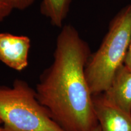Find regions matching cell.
<instances>
[{
    "label": "cell",
    "instance_id": "cell-1",
    "mask_svg": "<svg viewBox=\"0 0 131 131\" xmlns=\"http://www.w3.org/2000/svg\"><path fill=\"white\" fill-rule=\"evenodd\" d=\"M90 56L89 46L76 29L64 25L53 62L36 87L38 100L65 131H92L98 125L85 73Z\"/></svg>",
    "mask_w": 131,
    "mask_h": 131
},
{
    "label": "cell",
    "instance_id": "cell-2",
    "mask_svg": "<svg viewBox=\"0 0 131 131\" xmlns=\"http://www.w3.org/2000/svg\"><path fill=\"white\" fill-rule=\"evenodd\" d=\"M131 39V4L113 19L99 48L91 57L85 73L92 95L108 89L117 70L124 64Z\"/></svg>",
    "mask_w": 131,
    "mask_h": 131
},
{
    "label": "cell",
    "instance_id": "cell-3",
    "mask_svg": "<svg viewBox=\"0 0 131 131\" xmlns=\"http://www.w3.org/2000/svg\"><path fill=\"white\" fill-rule=\"evenodd\" d=\"M1 131H65L54 122L37 98L35 90L17 79L0 86Z\"/></svg>",
    "mask_w": 131,
    "mask_h": 131
},
{
    "label": "cell",
    "instance_id": "cell-4",
    "mask_svg": "<svg viewBox=\"0 0 131 131\" xmlns=\"http://www.w3.org/2000/svg\"><path fill=\"white\" fill-rule=\"evenodd\" d=\"M30 46L27 36L0 33V61L12 69L22 71L28 66Z\"/></svg>",
    "mask_w": 131,
    "mask_h": 131
},
{
    "label": "cell",
    "instance_id": "cell-5",
    "mask_svg": "<svg viewBox=\"0 0 131 131\" xmlns=\"http://www.w3.org/2000/svg\"><path fill=\"white\" fill-rule=\"evenodd\" d=\"M93 103L101 131H131V113L114 105L103 94L93 96Z\"/></svg>",
    "mask_w": 131,
    "mask_h": 131
},
{
    "label": "cell",
    "instance_id": "cell-6",
    "mask_svg": "<svg viewBox=\"0 0 131 131\" xmlns=\"http://www.w3.org/2000/svg\"><path fill=\"white\" fill-rule=\"evenodd\" d=\"M103 95L114 105L131 113V69L124 64L121 66Z\"/></svg>",
    "mask_w": 131,
    "mask_h": 131
},
{
    "label": "cell",
    "instance_id": "cell-7",
    "mask_svg": "<svg viewBox=\"0 0 131 131\" xmlns=\"http://www.w3.org/2000/svg\"><path fill=\"white\" fill-rule=\"evenodd\" d=\"M72 0H42L41 12L52 25L61 28L68 15Z\"/></svg>",
    "mask_w": 131,
    "mask_h": 131
},
{
    "label": "cell",
    "instance_id": "cell-8",
    "mask_svg": "<svg viewBox=\"0 0 131 131\" xmlns=\"http://www.w3.org/2000/svg\"><path fill=\"white\" fill-rule=\"evenodd\" d=\"M14 9V0H0V22L7 18Z\"/></svg>",
    "mask_w": 131,
    "mask_h": 131
},
{
    "label": "cell",
    "instance_id": "cell-9",
    "mask_svg": "<svg viewBox=\"0 0 131 131\" xmlns=\"http://www.w3.org/2000/svg\"><path fill=\"white\" fill-rule=\"evenodd\" d=\"M35 0H14L15 9L24 10L30 7Z\"/></svg>",
    "mask_w": 131,
    "mask_h": 131
},
{
    "label": "cell",
    "instance_id": "cell-10",
    "mask_svg": "<svg viewBox=\"0 0 131 131\" xmlns=\"http://www.w3.org/2000/svg\"><path fill=\"white\" fill-rule=\"evenodd\" d=\"M124 64L129 68V69H131V39L130 44H129L128 50H127L126 56L125 61H124Z\"/></svg>",
    "mask_w": 131,
    "mask_h": 131
},
{
    "label": "cell",
    "instance_id": "cell-11",
    "mask_svg": "<svg viewBox=\"0 0 131 131\" xmlns=\"http://www.w3.org/2000/svg\"><path fill=\"white\" fill-rule=\"evenodd\" d=\"M92 131H101V129H100V127L99 124H98V126H96L93 129Z\"/></svg>",
    "mask_w": 131,
    "mask_h": 131
},
{
    "label": "cell",
    "instance_id": "cell-12",
    "mask_svg": "<svg viewBox=\"0 0 131 131\" xmlns=\"http://www.w3.org/2000/svg\"><path fill=\"white\" fill-rule=\"evenodd\" d=\"M1 124H2V122H1V119H0V131H1V129H2V126H1Z\"/></svg>",
    "mask_w": 131,
    "mask_h": 131
}]
</instances>
